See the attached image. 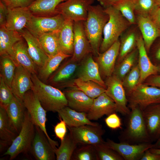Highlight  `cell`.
<instances>
[{"label": "cell", "instance_id": "obj_3", "mask_svg": "<svg viewBox=\"0 0 160 160\" xmlns=\"http://www.w3.org/2000/svg\"><path fill=\"white\" fill-rule=\"evenodd\" d=\"M33 84L31 89L41 104L47 111L57 112L68 106V102L63 91L60 89L42 81L36 74H31Z\"/></svg>", "mask_w": 160, "mask_h": 160}, {"label": "cell", "instance_id": "obj_21", "mask_svg": "<svg viewBox=\"0 0 160 160\" xmlns=\"http://www.w3.org/2000/svg\"><path fill=\"white\" fill-rule=\"evenodd\" d=\"M136 24L142 36L148 54L155 41L160 37V30L149 16L136 15Z\"/></svg>", "mask_w": 160, "mask_h": 160}, {"label": "cell", "instance_id": "obj_27", "mask_svg": "<svg viewBox=\"0 0 160 160\" xmlns=\"http://www.w3.org/2000/svg\"><path fill=\"white\" fill-rule=\"evenodd\" d=\"M32 15L28 7L8 9L5 27L8 30L19 32L25 28Z\"/></svg>", "mask_w": 160, "mask_h": 160}, {"label": "cell", "instance_id": "obj_42", "mask_svg": "<svg viewBox=\"0 0 160 160\" xmlns=\"http://www.w3.org/2000/svg\"><path fill=\"white\" fill-rule=\"evenodd\" d=\"M74 151L71 158L73 160H97L95 146L91 145H81Z\"/></svg>", "mask_w": 160, "mask_h": 160}, {"label": "cell", "instance_id": "obj_12", "mask_svg": "<svg viewBox=\"0 0 160 160\" xmlns=\"http://www.w3.org/2000/svg\"><path fill=\"white\" fill-rule=\"evenodd\" d=\"M71 57L66 59L61 63L49 77L46 84L60 89L76 78L79 63L73 60Z\"/></svg>", "mask_w": 160, "mask_h": 160}, {"label": "cell", "instance_id": "obj_26", "mask_svg": "<svg viewBox=\"0 0 160 160\" xmlns=\"http://www.w3.org/2000/svg\"><path fill=\"white\" fill-rule=\"evenodd\" d=\"M137 47L138 52V64L140 72V84L150 76L158 74V71L157 65L153 63L147 53L141 34L138 39Z\"/></svg>", "mask_w": 160, "mask_h": 160}, {"label": "cell", "instance_id": "obj_59", "mask_svg": "<svg viewBox=\"0 0 160 160\" xmlns=\"http://www.w3.org/2000/svg\"><path fill=\"white\" fill-rule=\"evenodd\" d=\"M159 105H160V103H159Z\"/></svg>", "mask_w": 160, "mask_h": 160}, {"label": "cell", "instance_id": "obj_54", "mask_svg": "<svg viewBox=\"0 0 160 160\" xmlns=\"http://www.w3.org/2000/svg\"><path fill=\"white\" fill-rule=\"evenodd\" d=\"M104 8L113 6L119 0H97Z\"/></svg>", "mask_w": 160, "mask_h": 160}, {"label": "cell", "instance_id": "obj_40", "mask_svg": "<svg viewBox=\"0 0 160 160\" xmlns=\"http://www.w3.org/2000/svg\"><path fill=\"white\" fill-rule=\"evenodd\" d=\"M113 6L119 10L132 24H136L135 0H119Z\"/></svg>", "mask_w": 160, "mask_h": 160}, {"label": "cell", "instance_id": "obj_4", "mask_svg": "<svg viewBox=\"0 0 160 160\" xmlns=\"http://www.w3.org/2000/svg\"><path fill=\"white\" fill-rule=\"evenodd\" d=\"M104 11L108 15L109 19L103 29V37L99 50L100 53L105 51L118 40L121 35L132 25L114 7L104 8Z\"/></svg>", "mask_w": 160, "mask_h": 160}, {"label": "cell", "instance_id": "obj_31", "mask_svg": "<svg viewBox=\"0 0 160 160\" xmlns=\"http://www.w3.org/2000/svg\"><path fill=\"white\" fill-rule=\"evenodd\" d=\"M66 0H34L28 8L33 15L51 17L59 14L56 10V7Z\"/></svg>", "mask_w": 160, "mask_h": 160}, {"label": "cell", "instance_id": "obj_11", "mask_svg": "<svg viewBox=\"0 0 160 160\" xmlns=\"http://www.w3.org/2000/svg\"><path fill=\"white\" fill-rule=\"evenodd\" d=\"M65 20V18L60 14L51 17L33 15L25 28L37 37L45 33L57 31L62 26Z\"/></svg>", "mask_w": 160, "mask_h": 160}, {"label": "cell", "instance_id": "obj_5", "mask_svg": "<svg viewBox=\"0 0 160 160\" xmlns=\"http://www.w3.org/2000/svg\"><path fill=\"white\" fill-rule=\"evenodd\" d=\"M35 131V126L26 109L24 121L20 131L3 155H8L10 159L12 160L20 153L30 151Z\"/></svg>", "mask_w": 160, "mask_h": 160}, {"label": "cell", "instance_id": "obj_43", "mask_svg": "<svg viewBox=\"0 0 160 160\" xmlns=\"http://www.w3.org/2000/svg\"><path fill=\"white\" fill-rule=\"evenodd\" d=\"M97 160H123L117 152L107 146L105 143L95 146Z\"/></svg>", "mask_w": 160, "mask_h": 160}, {"label": "cell", "instance_id": "obj_23", "mask_svg": "<svg viewBox=\"0 0 160 160\" xmlns=\"http://www.w3.org/2000/svg\"><path fill=\"white\" fill-rule=\"evenodd\" d=\"M26 42L28 52L38 68L41 67L49 57L38 38L25 28L19 32Z\"/></svg>", "mask_w": 160, "mask_h": 160}, {"label": "cell", "instance_id": "obj_18", "mask_svg": "<svg viewBox=\"0 0 160 160\" xmlns=\"http://www.w3.org/2000/svg\"><path fill=\"white\" fill-rule=\"evenodd\" d=\"M116 112V106L114 101L104 92L94 99L87 114L90 120H97L104 115L108 116Z\"/></svg>", "mask_w": 160, "mask_h": 160}, {"label": "cell", "instance_id": "obj_20", "mask_svg": "<svg viewBox=\"0 0 160 160\" xmlns=\"http://www.w3.org/2000/svg\"><path fill=\"white\" fill-rule=\"evenodd\" d=\"M147 131L151 141L160 137V106L159 104L150 105L142 110Z\"/></svg>", "mask_w": 160, "mask_h": 160}, {"label": "cell", "instance_id": "obj_17", "mask_svg": "<svg viewBox=\"0 0 160 160\" xmlns=\"http://www.w3.org/2000/svg\"><path fill=\"white\" fill-rule=\"evenodd\" d=\"M93 56L92 53H90L79 63L76 78L95 82L106 89L105 83L100 75L98 65Z\"/></svg>", "mask_w": 160, "mask_h": 160}, {"label": "cell", "instance_id": "obj_29", "mask_svg": "<svg viewBox=\"0 0 160 160\" xmlns=\"http://www.w3.org/2000/svg\"><path fill=\"white\" fill-rule=\"evenodd\" d=\"M74 21L65 19L61 28L56 31L60 51L72 56L73 52Z\"/></svg>", "mask_w": 160, "mask_h": 160}, {"label": "cell", "instance_id": "obj_49", "mask_svg": "<svg viewBox=\"0 0 160 160\" xmlns=\"http://www.w3.org/2000/svg\"><path fill=\"white\" fill-rule=\"evenodd\" d=\"M149 16L160 30V5H156L151 12Z\"/></svg>", "mask_w": 160, "mask_h": 160}, {"label": "cell", "instance_id": "obj_45", "mask_svg": "<svg viewBox=\"0 0 160 160\" xmlns=\"http://www.w3.org/2000/svg\"><path fill=\"white\" fill-rule=\"evenodd\" d=\"M13 95L11 89L0 76V105L6 109Z\"/></svg>", "mask_w": 160, "mask_h": 160}, {"label": "cell", "instance_id": "obj_44", "mask_svg": "<svg viewBox=\"0 0 160 160\" xmlns=\"http://www.w3.org/2000/svg\"><path fill=\"white\" fill-rule=\"evenodd\" d=\"M136 15L149 16L157 5L156 0H135Z\"/></svg>", "mask_w": 160, "mask_h": 160}, {"label": "cell", "instance_id": "obj_30", "mask_svg": "<svg viewBox=\"0 0 160 160\" xmlns=\"http://www.w3.org/2000/svg\"><path fill=\"white\" fill-rule=\"evenodd\" d=\"M57 113L60 118L65 122L67 127H76L86 124L94 126L100 124L89 120L86 113L77 111L68 106L59 110Z\"/></svg>", "mask_w": 160, "mask_h": 160}, {"label": "cell", "instance_id": "obj_58", "mask_svg": "<svg viewBox=\"0 0 160 160\" xmlns=\"http://www.w3.org/2000/svg\"><path fill=\"white\" fill-rule=\"evenodd\" d=\"M156 1L157 5H160V0H156Z\"/></svg>", "mask_w": 160, "mask_h": 160}, {"label": "cell", "instance_id": "obj_13", "mask_svg": "<svg viewBox=\"0 0 160 160\" xmlns=\"http://www.w3.org/2000/svg\"><path fill=\"white\" fill-rule=\"evenodd\" d=\"M105 145L117 152L125 160H140L145 152L153 147L152 143L131 144L120 142H115L107 139Z\"/></svg>", "mask_w": 160, "mask_h": 160}, {"label": "cell", "instance_id": "obj_25", "mask_svg": "<svg viewBox=\"0 0 160 160\" xmlns=\"http://www.w3.org/2000/svg\"><path fill=\"white\" fill-rule=\"evenodd\" d=\"M5 109L12 129L18 134L21 129L25 117L26 108L23 101L14 95Z\"/></svg>", "mask_w": 160, "mask_h": 160}, {"label": "cell", "instance_id": "obj_7", "mask_svg": "<svg viewBox=\"0 0 160 160\" xmlns=\"http://www.w3.org/2000/svg\"><path fill=\"white\" fill-rule=\"evenodd\" d=\"M127 96L129 108L137 106L143 110L150 105L160 103V88L140 84Z\"/></svg>", "mask_w": 160, "mask_h": 160}, {"label": "cell", "instance_id": "obj_53", "mask_svg": "<svg viewBox=\"0 0 160 160\" xmlns=\"http://www.w3.org/2000/svg\"><path fill=\"white\" fill-rule=\"evenodd\" d=\"M140 160H160V155L151 152L149 149L145 152Z\"/></svg>", "mask_w": 160, "mask_h": 160}, {"label": "cell", "instance_id": "obj_9", "mask_svg": "<svg viewBox=\"0 0 160 160\" xmlns=\"http://www.w3.org/2000/svg\"><path fill=\"white\" fill-rule=\"evenodd\" d=\"M106 88L105 93L114 101L116 112L123 115L127 116L130 112L128 101L122 81L113 74L104 80Z\"/></svg>", "mask_w": 160, "mask_h": 160}, {"label": "cell", "instance_id": "obj_14", "mask_svg": "<svg viewBox=\"0 0 160 160\" xmlns=\"http://www.w3.org/2000/svg\"><path fill=\"white\" fill-rule=\"evenodd\" d=\"M73 32V52L71 57L73 60L80 63L88 55L92 53L85 30L84 21H74Z\"/></svg>", "mask_w": 160, "mask_h": 160}, {"label": "cell", "instance_id": "obj_47", "mask_svg": "<svg viewBox=\"0 0 160 160\" xmlns=\"http://www.w3.org/2000/svg\"><path fill=\"white\" fill-rule=\"evenodd\" d=\"M8 9L19 7H28L34 0H0Z\"/></svg>", "mask_w": 160, "mask_h": 160}, {"label": "cell", "instance_id": "obj_10", "mask_svg": "<svg viewBox=\"0 0 160 160\" xmlns=\"http://www.w3.org/2000/svg\"><path fill=\"white\" fill-rule=\"evenodd\" d=\"M95 0H67L58 4L56 9L65 19L84 21L87 19L89 8Z\"/></svg>", "mask_w": 160, "mask_h": 160}, {"label": "cell", "instance_id": "obj_35", "mask_svg": "<svg viewBox=\"0 0 160 160\" xmlns=\"http://www.w3.org/2000/svg\"><path fill=\"white\" fill-rule=\"evenodd\" d=\"M17 134L9 125L5 108L0 105V151L4 147L11 145Z\"/></svg>", "mask_w": 160, "mask_h": 160}, {"label": "cell", "instance_id": "obj_2", "mask_svg": "<svg viewBox=\"0 0 160 160\" xmlns=\"http://www.w3.org/2000/svg\"><path fill=\"white\" fill-rule=\"evenodd\" d=\"M126 127L119 137L120 142L131 144L152 143L146 129L143 110L139 106L129 107Z\"/></svg>", "mask_w": 160, "mask_h": 160}, {"label": "cell", "instance_id": "obj_1", "mask_svg": "<svg viewBox=\"0 0 160 160\" xmlns=\"http://www.w3.org/2000/svg\"><path fill=\"white\" fill-rule=\"evenodd\" d=\"M108 19V15L100 4L91 5L89 7L84 25L94 57L99 53L103 29Z\"/></svg>", "mask_w": 160, "mask_h": 160}, {"label": "cell", "instance_id": "obj_46", "mask_svg": "<svg viewBox=\"0 0 160 160\" xmlns=\"http://www.w3.org/2000/svg\"><path fill=\"white\" fill-rule=\"evenodd\" d=\"M105 121L106 125L109 128L115 129L121 128L122 123L121 119L116 113L108 116Z\"/></svg>", "mask_w": 160, "mask_h": 160}, {"label": "cell", "instance_id": "obj_41", "mask_svg": "<svg viewBox=\"0 0 160 160\" xmlns=\"http://www.w3.org/2000/svg\"><path fill=\"white\" fill-rule=\"evenodd\" d=\"M140 72L138 63L127 73L122 81L126 95L139 84Z\"/></svg>", "mask_w": 160, "mask_h": 160}, {"label": "cell", "instance_id": "obj_36", "mask_svg": "<svg viewBox=\"0 0 160 160\" xmlns=\"http://www.w3.org/2000/svg\"><path fill=\"white\" fill-rule=\"evenodd\" d=\"M138 52L137 47L119 63L116 65L113 74L122 81L127 73L138 63Z\"/></svg>", "mask_w": 160, "mask_h": 160}, {"label": "cell", "instance_id": "obj_55", "mask_svg": "<svg viewBox=\"0 0 160 160\" xmlns=\"http://www.w3.org/2000/svg\"><path fill=\"white\" fill-rule=\"evenodd\" d=\"M152 148H160V137L153 144Z\"/></svg>", "mask_w": 160, "mask_h": 160}, {"label": "cell", "instance_id": "obj_52", "mask_svg": "<svg viewBox=\"0 0 160 160\" xmlns=\"http://www.w3.org/2000/svg\"><path fill=\"white\" fill-rule=\"evenodd\" d=\"M151 49H152V51L151 52V57H149L150 59H152V60H151L152 62L153 61L160 62V41L154 47Z\"/></svg>", "mask_w": 160, "mask_h": 160}, {"label": "cell", "instance_id": "obj_39", "mask_svg": "<svg viewBox=\"0 0 160 160\" xmlns=\"http://www.w3.org/2000/svg\"><path fill=\"white\" fill-rule=\"evenodd\" d=\"M16 66L15 62L9 55H0V76L10 89Z\"/></svg>", "mask_w": 160, "mask_h": 160}, {"label": "cell", "instance_id": "obj_19", "mask_svg": "<svg viewBox=\"0 0 160 160\" xmlns=\"http://www.w3.org/2000/svg\"><path fill=\"white\" fill-rule=\"evenodd\" d=\"M31 74L22 66L17 65L11 89L13 95L20 100L23 101L25 93L33 86Z\"/></svg>", "mask_w": 160, "mask_h": 160}, {"label": "cell", "instance_id": "obj_48", "mask_svg": "<svg viewBox=\"0 0 160 160\" xmlns=\"http://www.w3.org/2000/svg\"><path fill=\"white\" fill-rule=\"evenodd\" d=\"M60 121L57 123L54 127V132L57 138L62 140L66 135L67 125L65 122L60 118Z\"/></svg>", "mask_w": 160, "mask_h": 160}, {"label": "cell", "instance_id": "obj_50", "mask_svg": "<svg viewBox=\"0 0 160 160\" xmlns=\"http://www.w3.org/2000/svg\"><path fill=\"white\" fill-rule=\"evenodd\" d=\"M142 83L160 88V74L150 76Z\"/></svg>", "mask_w": 160, "mask_h": 160}, {"label": "cell", "instance_id": "obj_8", "mask_svg": "<svg viewBox=\"0 0 160 160\" xmlns=\"http://www.w3.org/2000/svg\"><path fill=\"white\" fill-rule=\"evenodd\" d=\"M67 127L72 137L78 144L96 146L105 142L103 138L105 131L100 124L97 126L86 124L76 127L67 126Z\"/></svg>", "mask_w": 160, "mask_h": 160}, {"label": "cell", "instance_id": "obj_24", "mask_svg": "<svg viewBox=\"0 0 160 160\" xmlns=\"http://www.w3.org/2000/svg\"><path fill=\"white\" fill-rule=\"evenodd\" d=\"M63 92L67 100L68 106L70 108L79 112L87 113L89 111L94 99L73 87L65 88Z\"/></svg>", "mask_w": 160, "mask_h": 160}, {"label": "cell", "instance_id": "obj_32", "mask_svg": "<svg viewBox=\"0 0 160 160\" xmlns=\"http://www.w3.org/2000/svg\"><path fill=\"white\" fill-rule=\"evenodd\" d=\"M60 51L48 58L44 64L38 69L37 75L39 79L46 83L51 75L66 59L71 57Z\"/></svg>", "mask_w": 160, "mask_h": 160}, {"label": "cell", "instance_id": "obj_51", "mask_svg": "<svg viewBox=\"0 0 160 160\" xmlns=\"http://www.w3.org/2000/svg\"><path fill=\"white\" fill-rule=\"evenodd\" d=\"M8 13V8L5 5L0 1V26H5Z\"/></svg>", "mask_w": 160, "mask_h": 160}, {"label": "cell", "instance_id": "obj_22", "mask_svg": "<svg viewBox=\"0 0 160 160\" xmlns=\"http://www.w3.org/2000/svg\"><path fill=\"white\" fill-rule=\"evenodd\" d=\"M9 55L17 65L22 66L31 74H37L39 68L30 57L23 39L14 44Z\"/></svg>", "mask_w": 160, "mask_h": 160}, {"label": "cell", "instance_id": "obj_16", "mask_svg": "<svg viewBox=\"0 0 160 160\" xmlns=\"http://www.w3.org/2000/svg\"><path fill=\"white\" fill-rule=\"evenodd\" d=\"M120 45L119 39L105 51L99 53L97 56L94 57L98 65L103 79H105L113 74L119 54Z\"/></svg>", "mask_w": 160, "mask_h": 160}, {"label": "cell", "instance_id": "obj_37", "mask_svg": "<svg viewBox=\"0 0 160 160\" xmlns=\"http://www.w3.org/2000/svg\"><path fill=\"white\" fill-rule=\"evenodd\" d=\"M78 144L74 140L70 133L66 135L61 141L58 148L55 150L57 160H70L77 147Z\"/></svg>", "mask_w": 160, "mask_h": 160}, {"label": "cell", "instance_id": "obj_28", "mask_svg": "<svg viewBox=\"0 0 160 160\" xmlns=\"http://www.w3.org/2000/svg\"><path fill=\"white\" fill-rule=\"evenodd\" d=\"M141 34L137 24L132 25L120 36L119 55L116 64L137 47L138 39Z\"/></svg>", "mask_w": 160, "mask_h": 160}, {"label": "cell", "instance_id": "obj_56", "mask_svg": "<svg viewBox=\"0 0 160 160\" xmlns=\"http://www.w3.org/2000/svg\"><path fill=\"white\" fill-rule=\"evenodd\" d=\"M149 150L151 152L160 155V148H150Z\"/></svg>", "mask_w": 160, "mask_h": 160}, {"label": "cell", "instance_id": "obj_38", "mask_svg": "<svg viewBox=\"0 0 160 160\" xmlns=\"http://www.w3.org/2000/svg\"><path fill=\"white\" fill-rule=\"evenodd\" d=\"M37 38L49 57L54 55L60 51L56 31L45 33Z\"/></svg>", "mask_w": 160, "mask_h": 160}, {"label": "cell", "instance_id": "obj_6", "mask_svg": "<svg viewBox=\"0 0 160 160\" xmlns=\"http://www.w3.org/2000/svg\"><path fill=\"white\" fill-rule=\"evenodd\" d=\"M23 102L35 126L39 127L44 132L52 147L55 150L56 149L58 145V142L51 138L46 129L47 111L42 107L37 96L32 89L25 93Z\"/></svg>", "mask_w": 160, "mask_h": 160}, {"label": "cell", "instance_id": "obj_57", "mask_svg": "<svg viewBox=\"0 0 160 160\" xmlns=\"http://www.w3.org/2000/svg\"><path fill=\"white\" fill-rule=\"evenodd\" d=\"M158 68V74H160V63L157 65Z\"/></svg>", "mask_w": 160, "mask_h": 160}, {"label": "cell", "instance_id": "obj_34", "mask_svg": "<svg viewBox=\"0 0 160 160\" xmlns=\"http://www.w3.org/2000/svg\"><path fill=\"white\" fill-rule=\"evenodd\" d=\"M23 39L17 31L8 30L5 26L0 28V55H9L14 44Z\"/></svg>", "mask_w": 160, "mask_h": 160}, {"label": "cell", "instance_id": "obj_33", "mask_svg": "<svg viewBox=\"0 0 160 160\" xmlns=\"http://www.w3.org/2000/svg\"><path fill=\"white\" fill-rule=\"evenodd\" d=\"M70 87H74L81 91L94 99L106 91V89L95 82L84 80L78 78L74 79L66 84L63 89Z\"/></svg>", "mask_w": 160, "mask_h": 160}, {"label": "cell", "instance_id": "obj_15", "mask_svg": "<svg viewBox=\"0 0 160 160\" xmlns=\"http://www.w3.org/2000/svg\"><path fill=\"white\" fill-rule=\"evenodd\" d=\"M35 131L30 151L37 160H54L56 159L55 149L44 132L35 126Z\"/></svg>", "mask_w": 160, "mask_h": 160}]
</instances>
